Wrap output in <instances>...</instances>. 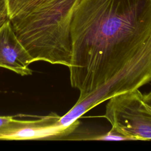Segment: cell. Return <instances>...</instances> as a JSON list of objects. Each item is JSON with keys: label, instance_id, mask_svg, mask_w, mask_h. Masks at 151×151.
Here are the masks:
<instances>
[{"label": "cell", "instance_id": "6da1fadb", "mask_svg": "<svg viewBox=\"0 0 151 151\" xmlns=\"http://www.w3.org/2000/svg\"><path fill=\"white\" fill-rule=\"evenodd\" d=\"M73 87L80 100L106 84L151 34V0H80L71 24Z\"/></svg>", "mask_w": 151, "mask_h": 151}, {"label": "cell", "instance_id": "277c9868", "mask_svg": "<svg viewBox=\"0 0 151 151\" xmlns=\"http://www.w3.org/2000/svg\"><path fill=\"white\" fill-rule=\"evenodd\" d=\"M104 117L111 129L127 140H151V106L144 101L139 89L110 97Z\"/></svg>", "mask_w": 151, "mask_h": 151}, {"label": "cell", "instance_id": "3957f363", "mask_svg": "<svg viewBox=\"0 0 151 151\" xmlns=\"http://www.w3.org/2000/svg\"><path fill=\"white\" fill-rule=\"evenodd\" d=\"M151 83V34L144 44L123 68L104 86L77 100L69 110L77 119L90 109L112 96L127 91L139 89Z\"/></svg>", "mask_w": 151, "mask_h": 151}, {"label": "cell", "instance_id": "9c48e42d", "mask_svg": "<svg viewBox=\"0 0 151 151\" xmlns=\"http://www.w3.org/2000/svg\"><path fill=\"white\" fill-rule=\"evenodd\" d=\"M8 19V16L7 12H0V27Z\"/></svg>", "mask_w": 151, "mask_h": 151}, {"label": "cell", "instance_id": "52a82bcc", "mask_svg": "<svg viewBox=\"0 0 151 151\" xmlns=\"http://www.w3.org/2000/svg\"><path fill=\"white\" fill-rule=\"evenodd\" d=\"M35 0H6L8 19Z\"/></svg>", "mask_w": 151, "mask_h": 151}, {"label": "cell", "instance_id": "5b68a950", "mask_svg": "<svg viewBox=\"0 0 151 151\" xmlns=\"http://www.w3.org/2000/svg\"><path fill=\"white\" fill-rule=\"evenodd\" d=\"M59 117L52 113L36 120L13 118L0 129V140H58L59 133L55 123Z\"/></svg>", "mask_w": 151, "mask_h": 151}, {"label": "cell", "instance_id": "ba28073f", "mask_svg": "<svg viewBox=\"0 0 151 151\" xmlns=\"http://www.w3.org/2000/svg\"><path fill=\"white\" fill-rule=\"evenodd\" d=\"M13 118L12 116H0V129L6 126Z\"/></svg>", "mask_w": 151, "mask_h": 151}, {"label": "cell", "instance_id": "8fae6325", "mask_svg": "<svg viewBox=\"0 0 151 151\" xmlns=\"http://www.w3.org/2000/svg\"><path fill=\"white\" fill-rule=\"evenodd\" d=\"M143 100L148 105L151 106V91L143 95Z\"/></svg>", "mask_w": 151, "mask_h": 151}, {"label": "cell", "instance_id": "7a4b0ae2", "mask_svg": "<svg viewBox=\"0 0 151 151\" xmlns=\"http://www.w3.org/2000/svg\"><path fill=\"white\" fill-rule=\"evenodd\" d=\"M80 1L35 0L9 18L34 62L70 66L71 24Z\"/></svg>", "mask_w": 151, "mask_h": 151}, {"label": "cell", "instance_id": "8992f818", "mask_svg": "<svg viewBox=\"0 0 151 151\" xmlns=\"http://www.w3.org/2000/svg\"><path fill=\"white\" fill-rule=\"evenodd\" d=\"M33 60L6 20L0 27V67L10 70L22 76L31 75L29 67Z\"/></svg>", "mask_w": 151, "mask_h": 151}, {"label": "cell", "instance_id": "30bf717a", "mask_svg": "<svg viewBox=\"0 0 151 151\" xmlns=\"http://www.w3.org/2000/svg\"><path fill=\"white\" fill-rule=\"evenodd\" d=\"M7 12L6 0H0V12Z\"/></svg>", "mask_w": 151, "mask_h": 151}]
</instances>
